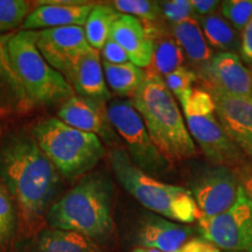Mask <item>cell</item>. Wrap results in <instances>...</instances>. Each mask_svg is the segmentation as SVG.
I'll list each match as a JSON object with an SVG mask.
<instances>
[{
	"mask_svg": "<svg viewBox=\"0 0 252 252\" xmlns=\"http://www.w3.org/2000/svg\"><path fill=\"white\" fill-rule=\"evenodd\" d=\"M220 252H223V251H220ZM225 252H228V251H225Z\"/></svg>",
	"mask_w": 252,
	"mask_h": 252,
	"instance_id": "40",
	"label": "cell"
},
{
	"mask_svg": "<svg viewBox=\"0 0 252 252\" xmlns=\"http://www.w3.org/2000/svg\"><path fill=\"white\" fill-rule=\"evenodd\" d=\"M36 47L46 61L62 75L82 54L91 48L84 28L81 26L36 31Z\"/></svg>",
	"mask_w": 252,
	"mask_h": 252,
	"instance_id": "11",
	"label": "cell"
},
{
	"mask_svg": "<svg viewBox=\"0 0 252 252\" xmlns=\"http://www.w3.org/2000/svg\"><path fill=\"white\" fill-rule=\"evenodd\" d=\"M103 56V62L111 63V64H123V63L130 62L127 54L116 41L109 39L100 49Z\"/></svg>",
	"mask_w": 252,
	"mask_h": 252,
	"instance_id": "32",
	"label": "cell"
},
{
	"mask_svg": "<svg viewBox=\"0 0 252 252\" xmlns=\"http://www.w3.org/2000/svg\"><path fill=\"white\" fill-rule=\"evenodd\" d=\"M35 252H103L87 236L61 229H45L37 235Z\"/></svg>",
	"mask_w": 252,
	"mask_h": 252,
	"instance_id": "20",
	"label": "cell"
},
{
	"mask_svg": "<svg viewBox=\"0 0 252 252\" xmlns=\"http://www.w3.org/2000/svg\"><path fill=\"white\" fill-rule=\"evenodd\" d=\"M198 220L202 238L228 252H252V197L239 186L235 203L225 213Z\"/></svg>",
	"mask_w": 252,
	"mask_h": 252,
	"instance_id": "9",
	"label": "cell"
},
{
	"mask_svg": "<svg viewBox=\"0 0 252 252\" xmlns=\"http://www.w3.org/2000/svg\"><path fill=\"white\" fill-rule=\"evenodd\" d=\"M63 77L77 96L104 104L111 99V93L104 76L99 50L90 48L82 54L64 72Z\"/></svg>",
	"mask_w": 252,
	"mask_h": 252,
	"instance_id": "15",
	"label": "cell"
},
{
	"mask_svg": "<svg viewBox=\"0 0 252 252\" xmlns=\"http://www.w3.org/2000/svg\"><path fill=\"white\" fill-rule=\"evenodd\" d=\"M204 90L212 96L217 118L236 145L252 133V94L236 96L215 89Z\"/></svg>",
	"mask_w": 252,
	"mask_h": 252,
	"instance_id": "17",
	"label": "cell"
},
{
	"mask_svg": "<svg viewBox=\"0 0 252 252\" xmlns=\"http://www.w3.org/2000/svg\"><path fill=\"white\" fill-rule=\"evenodd\" d=\"M162 80L165 82L167 89L179 100L186 93L193 89L194 83L197 81V75L193 70L182 65L175 71L162 77Z\"/></svg>",
	"mask_w": 252,
	"mask_h": 252,
	"instance_id": "30",
	"label": "cell"
},
{
	"mask_svg": "<svg viewBox=\"0 0 252 252\" xmlns=\"http://www.w3.org/2000/svg\"><path fill=\"white\" fill-rule=\"evenodd\" d=\"M0 133H1V130H0Z\"/></svg>",
	"mask_w": 252,
	"mask_h": 252,
	"instance_id": "41",
	"label": "cell"
},
{
	"mask_svg": "<svg viewBox=\"0 0 252 252\" xmlns=\"http://www.w3.org/2000/svg\"><path fill=\"white\" fill-rule=\"evenodd\" d=\"M184 61L185 54L174 37L167 36L154 40L153 59L150 65L152 70L150 72L165 77L166 75L182 67Z\"/></svg>",
	"mask_w": 252,
	"mask_h": 252,
	"instance_id": "25",
	"label": "cell"
},
{
	"mask_svg": "<svg viewBox=\"0 0 252 252\" xmlns=\"http://www.w3.org/2000/svg\"><path fill=\"white\" fill-rule=\"evenodd\" d=\"M131 102L143 118L151 139L171 165L196 156V147L175 97L162 77L146 71Z\"/></svg>",
	"mask_w": 252,
	"mask_h": 252,
	"instance_id": "3",
	"label": "cell"
},
{
	"mask_svg": "<svg viewBox=\"0 0 252 252\" xmlns=\"http://www.w3.org/2000/svg\"><path fill=\"white\" fill-rule=\"evenodd\" d=\"M0 33H5V32H4V31H2V30H1V28H0Z\"/></svg>",
	"mask_w": 252,
	"mask_h": 252,
	"instance_id": "39",
	"label": "cell"
},
{
	"mask_svg": "<svg viewBox=\"0 0 252 252\" xmlns=\"http://www.w3.org/2000/svg\"><path fill=\"white\" fill-rule=\"evenodd\" d=\"M113 195L115 187L108 175L89 173L52 204L46 214L47 224L78 232L94 242L106 239L113 231Z\"/></svg>",
	"mask_w": 252,
	"mask_h": 252,
	"instance_id": "2",
	"label": "cell"
},
{
	"mask_svg": "<svg viewBox=\"0 0 252 252\" xmlns=\"http://www.w3.org/2000/svg\"><path fill=\"white\" fill-rule=\"evenodd\" d=\"M106 86L112 93L122 97H133L146 78L147 72L131 61L123 64L103 62Z\"/></svg>",
	"mask_w": 252,
	"mask_h": 252,
	"instance_id": "22",
	"label": "cell"
},
{
	"mask_svg": "<svg viewBox=\"0 0 252 252\" xmlns=\"http://www.w3.org/2000/svg\"><path fill=\"white\" fill-rule=\"evenodd\" d=\"M30 5L25 0H0V28L8 32L27 18Z\"/></svg>",
	"mask_w": 252,
	"mask_h": 252,
	"instance_id": "28",
	"label": "cell"
},
{
	"mask_svg": "<svg viewBox=\"0 0 252 252\" xmlns=\"http://www.w3.org/2000/svg\"><path fill=\"white\" fill-rule=\"evenodd\" d=\"M110 39L125 50L130 61L137 67H150L153 59L154 40L139 19L122 14L113 24Z\"/></svg>",
	"mask_w": 252,
	"mask_h": 252,
	"instance_id": "18",
	"label": "cell"
},
{
	"mask_svg": "<svg viewBox=\"0 0 252 252\" xmlns=\"http://www.w3.org/2000/svg\"><path fill=\"white\" fill-rule=\"evenodd\" d=\"M237 146L252 159V133L242 138L237 143Z\"/></svg>",
	"mask_w": 252,
	"mask_h": 252,
	"instance_id": "37",
	"label": "cell"
},
{
	"mask_svg": "<svg viewBox=\"0 0 252 252\" xmlns=\"http://www.w3.org/2000/svg\"><path fill=\"white\" fill-rule=\"evenodd\" d=\"M132 252H161L159 250H156V249H149V248H141V247H138L133 249V251Z\"/></svg>",
	"mask_w": 252,
	"mask_h": 252,
	"instance_id": "38",
	"label": "cell"
},
{
	"mask_svg": "<svg viewBox=\"0 0 252 252\" xmlns=\"http://www.w3.org/2000/svg\"><path fill=\"white\" fill-rule=\"evenodd\" d=\"M121 15L110 5H94L83 26L87 41L91 48L97 50L103 48L111 35L113 24Z\"/></svg>",
	"mask_w": 252,
	"mask_h": 252,
	"instance_id": "24",
	"label": "cell"
},
{
	"mask_svg": "<svg viewBox=\"0 0 252 252\" xmlns=\"http://www.w3.org/2000/svg\"><path fill=\"white\" fill-rule=\"evenodd\" d=\"M112 7L121 14L131 15L134 18L144 19L146 21L157 20L161 15L158 1L149 0H116L112 1Z\"/></svg>",
	"mask_w": 252,
	"mask_h": 252,
	"instance_id": "27",
	"label": "cell"
},
{
	"mask_svg": "<svg viewBox=\"0 0 252 252\" xmlns=\"http://www.w3.org/2000/svg\"><path fill=\"white\" fill-rule=\"evenodd\" d=\"M159 6L162 17L173 25L195 17L190 0H168L159 2Z\"/></svg>",
	"mask_w": 252,
	"mask_h": 252,
	"instance_id": "31",
	"label": "cell"
},
{
	"mask_svg": "<svg viewBox=\"0 0 252 252\" xmlns=\"http://www.w3.org/2000/svg\"><path fill=\"white\" fill-rule=\"evenodd\" d=\"M172 34L184 54L195 64L203 67L213 58V50L208 45L198 20L195 17L173 25Z\"/></svg>",
	"mask_w": 252,
	"mask_h": 252,
	"instance_id": "21",
	"label": "cell"
},
{
	"mask_svg": "<svg viewBox=\"0 0 252 252\" xmlns=\"http://www.w3.org/2000/svg\"><path fill=\"white\" fill-rule=\"evenodd\" d=\"M190 4L193 7L194 14L201 18L215 13L220 2L215 1V0H190Z\"/></svg>",
	"mask_w": 252,
	"mask_h": 252,
	"instance_id": "36",
	"label": "cell"
},
{
	"mask_svg": "<svg viewBox=\"0 0 252 252\" xmlns=\"http://www.w3.org/2000/svg\"><path fill=\"white\" fill-rule=\"evenodd\" d=\"M32 137L59 174L68 180L87 175L106 152L96 134L76 130L58 117L36 123L32 128Z\"/></svg>",
	"mask_w": 252,
	"mask_h": 252,
	"instance_id": "5",
	"label": "cell"
},
{
	"mask_svg": "<svg viewBox=\"0 0 252 252\" xmlns=\"http://www.w3.org/2000/svg\"><path fill=\"white\" fill-rule=\"evenodd\" d=\"M239 52H241L242 58L252 64V18L249 21L247 27L244 28L243 34H242Z\"/></svg>",
	"mask_w": 252,
	"mask_h": 252,
	"instance_id": "35",
	"label": "cell"
},
{
	"mask_svg": "<svg viewBox=\"0 0 252 252\" xmlns=\"http://www.w3.org/2000/svg\"><path fill=\"white\" fill-rule=\"evenodd\" d=\"M204 89H215L236 96H251L252 72L236 53L220 52L201 67Z\"/></svg>",
	"mask_w": 252,
	"mask_h": 252,
	"instance_id": "12",
	"label": "cell"
},
{
	"mask_svg": "<svg viewBox=\"0 0 252 252\" xmlns=\"http://www.w3.org/2000/svg\"><path fill=\"white\" fill-rule=\"evenodd\" d=\"M191 235L193 230L189 226L149 213L140 220L137 242L141 248L156 249L161 252H179Z\"/></svg>",
	"mask_w": 252,
	"mask_h": 252,
	"instance_id": "16",
	"label": "cell"
},
{
	"mask_svg": "<svg viewBox=\"0 0 252 252\" xmlns=\"http://www.w3.org/2000/svg\"><path fill=\"white\" fill-rule=\"evenodd\" d=\"M94 7V5L91 2L76 0L40 1L39 6L28 13L23 28L24 31H41L67 26L83 27Z\"/></svg>",
	"mask_w": 252,
	"mask_h": 252,
	"instance_id": "14",
	"label": "cell"
},
{
	"mask_svg": "<svg viewBox=\"0 0 252 252\" xmlns=\"http://www.w3.org/2000/svg\"><path fill=\"white\" fill-rule=\"evenodd\" d=\"M18 222V210L13 197L0 181V248L12 241Z\"/></svg>",
	"mask_w": 252,
	"mask_h": 252,
	"instance_id": "26",
	"label": "cell"
},
{
	"mask_svg": "<svg viewBox=\"0 0 252 252\" xmlns=\"http://www.w3.org/2000/svg\"><path fill=\"white\" fill-rule=\"evenodd\" d=\"M189 134L214 163L234 169L244 162L245 156L229 137L215 112L210 94L193 88L179 99Z\"/></svg>",
	"mask_w": 252,
	"mask_h": 252,
	"instance_id": "7",
	"label": "cell"
},
{
	"mask_svg": "<svg viewBox=\"0 0 252 252\" xmlns=\"http://www.w3.org/2000/svg\"><path fill=\"white\" fill-rule=\"evenodd\" d=\"M58 118L76 130L96 134L100 140L112 141L116 138L105 104L97 100L74 94L60 105Z\"/></svg>",
	"mask_w": 252,
	"mask_h": 252,
	"instance_id": "13",
	"label": "cell"
},
{
	"mask_svg": "<svg viewBox=\"0 0 252 252\" xmlns=\"http://www.w3.org/2000/svg\"><path fill=\"white\" fill-rule=\"evenodd\" d=\"M11 35L0 33V117L26 112L34 106L12 68L8 55Z\"/></svg>",
	"mask_w": 252,
	"mask_h": 252,
	"instance_id": "19",
	"label": "cell"
},
{
	"mask_svg": "<svg viewBox=\"0 0 252 252\" xmlns=\"http://www.w3.org/2000/svg\"><path fill=\"white\" fill-rule=\"evenodd\" d=\"M239 184L234 169L215 165L195 176L190 189L198 210V220L225 213L237 198Z\"/></svg>",
	"mask_w": 252,
	"mask_h": 252,
	"instance_id": "10",
	"label": "cell"
},
{
	"mask_svg": "<svg viewBox=\"0 0 252 252\" xmlns=\"http://www.w3.org/2000/svg\"><path fill=\"white\" fill-rule=\"evenodd\" d=\"M216 245L204 238H190L179 252H220Z\"/></svg>",
	"mask_w": 252,
	"mask_h": 252,
	"instance_id": "34",
	"label": "cell"
},
{
	"mask_svg": "<svg viewBox=\"0 0 252 252\" xmlns=\"http://www.w3.org/2000/svg\"><path fill=\"white\" fill-rule=\"evenodd\" d=\"M220 13L237 31H244L252 18L251 0H225L220 2Z\"/></svg>",
	"mask_w": 252,
	"mask_h": 252,
	"instance_id": "29",
	"label": "cell"
},
{
	"mask_svg": "<svg viewBox=\"0 0 252 252\" xmlns=\"http://www.w3.org/2000/svg\"><path fill=\"white\" fill-rule=\"evenodd\" d=\"M234 172L237 176L239 186L252 197V161L245 160L241 165L235 167Z\"/></svg>",
	"mask_w": 252,
	"mask_h": 252,
	"instance_id": "33",
	"label": "cell"
},
{
	"mask_svg": "<svg viewBox=\"0 0 252 252\" xmlns=\"http://www.w3.org/2000/svg\"><path fill=\"white\" fill-rule=\"evenodd\" d=\"M106 115L113 130L126 146V152L138 168L153 178L165 175L171 163L151 139L143 118L131 99H115L106 105Z\"/></svg>",
	"mask_w": 252,
	"mask_h": 252,
	"instance_id": "8",
	"label": "cell"
},
{
	"mask_svg": "<svg viewBox=\"0 0 252 252\" xmlns=\"http://www.w3.org/2000/svg\"><path fill=\"white\" fill-rule=\"evenodd\" d=\"M109 161L123 188L150 212L167 220L191 223L198 220V210L189 189L163 184L138 168L124 149L109 152Z\"/></svg>",
	"mask_w": 252,
	"mask_h": 252,
	"instance_id": "4",
	"label": "cell"
},
{
	"mask_svg": "<svg viewBox=\"0 0 252 252\" xmlns=\"http://www.w3.org/2000/svg\"><path fill=\"white\" fill-rule=\"evenodd\" d=\"M8 55L15 76L35 105H55L74 96L75 91L36 47V31H20L8 41Z\"/></svg>",
	"mask_w": 252,
	"mask_h": 252,
	"instance_id": "6",
	"label": "cell"
},
{
	"mask_svg": "<svg viewBox=\"0 0 252 252\" xmlns=\"http://www.w3.org/2000/svg\"><path fill=\"white\" fill-rule=\"evenodd\" d=\"M0 181L30 228L46 215L61 187L58 169L32 134L24 132L8 135L0 144Z\"/></svg>",
	"mask_w": 252,
	"mask_h": 252,
	"instance_id": "1",
	"label": "cell"
},
{
	"mask_svg": "<svg viewBox=\"0 0 252 252\" xmlns=\"http://www.w3.org/2000/svg\"><path fill=\"white\" fill-rule=\"evenodd\" d=\"M198 24L208 45L226 53H235L241 49V39L237 31L220 15L213 13L201 17Z\"/></svg>",
	"mask_w": 252,
	"mask_h": 252,
	"instance_id": "23",
	"label": "cell"
}]
</instances>
